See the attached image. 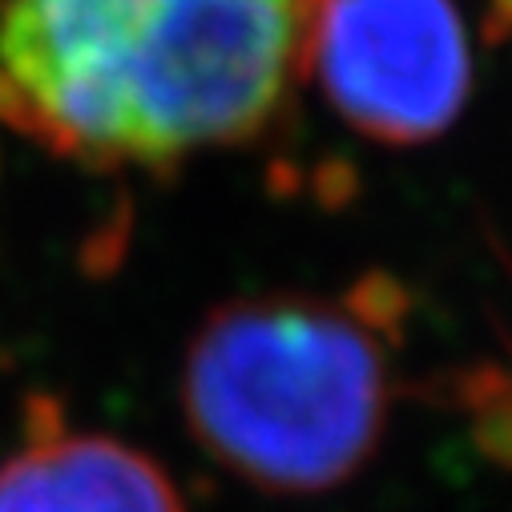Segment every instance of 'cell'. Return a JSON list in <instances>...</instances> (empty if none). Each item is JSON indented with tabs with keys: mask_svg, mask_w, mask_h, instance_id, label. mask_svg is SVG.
<instances>
[{
	"mask_svg": "<svg viewBox=\"0 0 512 512\" xmlns=\"http://www.w3.org/2000/svg\"><path fill=\"white\" fill-rule=\"evenodd\" d=\"M383 339L311 295L230 299L194 331L182 412L194 440L267 492L351 480L388 424Z\"/></svg>",
	"mask_w": 512,
	"mask_h": 512,
	"instance_id": "1",
	"label": "cell"
},
{
	"mask_svg": "<svg viewBox=\"0 0 512 512\" xmlns=\"http://www.w3.org/2000/svg\"><path fill=\"white\" fill-rule=\"evenodd\" d=\"M307 25L311 0H150L121 65V166L263 134Z\"/></svg>",
	"mask_w": 512,
	"mask_h": 512,
	"instance_id": "2",
	"label": "cell"
},
{
	"mask_svg": "<svg viewBox=\"0 0 512 512\" xmlns=\"http://www.w3.org/2000/svg\"><path fill=\"white\" fill-rule=\"evenodd\" d=\"M303 61L331 109L383 146H424L468 105L472 57L452 0H311Z\"/></svg>",
	"mask_w": 512,
	"mask_h": 512,
	"instance_id": "3",
	"label": "cell"
},
{
	"mask_svg": "<svg viewBox=\"0 0 512 512\" xmlns=\"http://www.w3.org/2000/svg\"><path fill=\"white\" fill-rule=\"evenodd\" d=\"M0 512H186L170 476L130 444L69 436L53 416L0 464Z\"/></svg>",
	"mask_w": 512,
	"mask_h": 512,
	"instance_id": "4",
	"label": "cell"
},
{
	"mask_svg": "<svg viewBox=\"0 0 512 512\" xmlns=\"http://www.w3.org/2000/svg\"><path fill=\"white\" fill-rule=\"evenodd\" d=\"M339 307H343L359 327H367L375 339H396V335L404 331V323H408L412 295H408V287H404L396 275H388V271H367V275H359V279L347 287V295H343Z\"/></svg>",
	"mask_w": 512,
	"mask_h": 512,
	"instance_id": "5",
	"label": "cell"
},
{
	"mask_svg": "<svg viewBox=\"0 0 512 512\" xmlns=\"http://www.w3.org/2000/svg\"><path fill=\"white\" fill-rule=\"evenodd\" d=\"M307 190H311V198H315L327 214H339V210H347V206L363 194V174H359L355 162H347V158H323V162L311 170Z\"/></svg>",
	"mask_w": 512,
	"mask_h": 512,
	"instance_id": "6",
	"label": "cell"
},
{
	"mask_svg": "<svg viewBox=\"0 0 512 512\" xmlns=\"http://www.w3.org/2000/svg\"><path fill=\"white\" fill-rule=\"evenodd\" d=\"M480 29H484V41H488V45L508 41V37H512V0H488Z\"/></svg>",
	"mask_w": 512,
	"mask_h": 512,
	"instance_id": "7",
	"label": "cell"
}]
</instances>
